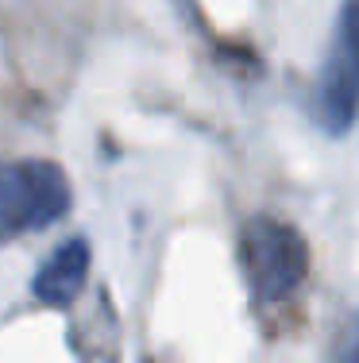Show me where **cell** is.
<instances>
[{
	"label": "cell",
	"mask_w": 359,
	"mask_h": 363,
	"mask_svg": "<svg viewBox=\"0 0 359 363\" xmlns=\"http://www.w3.org/2000/svg\"><path fill=\"white\" fill-rule=\"evenodd\" d=\"M74 205V186L58 162H0V244L58 224Z\"/></svg>",
	"instance_id": "1"
},
{
	"label": "cell",
	"mask_w": 359,
	"mask_h": 363,
	"mask_svg": "<svg viewBox=\"0 0 359 363\" xmlns=\"http://www.w3.org/2000/svg\"><path fill=\"white\" fill-rule=\"evenodd\" d=\"M239 267L259 301H290L309 274V244L294 224L251 217L239 232Z\"/></svg>",
	"instance_id": "2"
},
{
	"label": "cell",
	"mask_w": 359,
	"mask_h": 363,
	"mask_svg": "<svg viewBox=\"0 0 359 363\" xmlns=\"http://www.w3.org/2000/svg\"><path fill=\"white\" fill-rule=\"evenodd\" d=\"M359 112V0H344L329 62L317 82V116L324 132L340 135Z\"/></svg>",
	"instance_id": "3"
},
{
	"label": "cell",
	"mask_w": 359,
	"mask_h": 363,
	"mask_svg": "<svg viewBox=\"0 0 359 363\" xmlns=\"http://www.w3.org/2000/svg\"><path fill=\"white\" fill-rule=\"evenodd\" d=\"M89 259L93 255H89V244H85V240H66V244L39 267L35 282H31L35 298L42 306H70L85 286Z\"/></svg>",
	"instance_id": "4"
},
{
	"label": "cell",
	"mask_w": 359,
	"mask_h": 363,
	"mask_svg": "<svg viewBox=\"0 0 359 363\" xmlns=\"http://www.w3.org/2000/svg\"><path fill=\"white\" fill-rule=\"evenodd\" d=\"M355 363H359V356H355Z\"/></svg>",
	"instance_id": "5"
}]
</instances>
